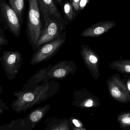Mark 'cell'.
I'll list each match as a JSON object with an SVG mask.
<instances>
[{
    "label": "cell",
    "mask_w": 130,
    "mask_h": 130,
    "mask_svg": "<svg viewBox=\"0 0 130 130\" xmlns=\"http://www.w3.org/2000/svg\"><path fill=\"white\" fill-rule=\"evenodd\" d=\"M8 40L0 34V50L2 49V46L8 44Z\"/></svg>",
    "instance_id": "obj_23"
},
{
    "label": "cell",
    "mask_w": 130,
    "mask_h": 130,
    "mask_svg": "<svg viewBox=\"0 0 130 130\" xmlns=\"http://www.w3.org/2000/svg\"><path fill=\"white\" fill-rule=\"evenodd\" d=\"M40 10L43 15L45 26L48 23L51 18L53 17L58 22L64 30L68 25L59 10L54 0H38Z\"/></svg>",
    "instance_id": "obj_6"
},
{
    "label": "cell",
    "mask_w": 130,
    "mask_h": 130,
    "mask_svg": "<svg viewBox=\"0 0 130 130\" xmlns=\"http://www.w3.org/2000/svg\"><path fill=\"white\" fill-rule=\"evenodd\" d=\"M80 1V0H69L77 14L79 12V5Z\"/></svg>",
    "instance_id": "obj_22"
},
{
    "label": "cell",
    "mask_w": 130,
    "mask_h": 130,
    "mask_svg": "<svg viewBox=\"0 0 130 130\" xmlns=\"http://www.w3.org/2000/svg\"><path fill=\"white\" fill-rule=\"evenodd\" d=\"M71 129L72 130H85L84 128H81L80 129V128H78L77 127H72Z\"/></svg>",
    "instance_id": "obj_27"
},
{
    "label": "cell",
    "mask_w": 130,
    "mask_h": 130,
    "mask_svg": "<svg viewBox=\"0 0 130 130\" xmlns=\"http://www.w3.org/2000/svg\"><path fill=\"white\" fill-rule=\"evenodd\" d=\"M23 57L18 50L3 51L0 61L8 80H13L23 64Z\"/></svg>",
    "instance_id": "obj_4"
},
{
    "label": "cell",
    "mask_w": 130,
    "mask_h": 130,
    "mask_svg": "<svg viewBox=\"0 0 130 130\" xmlns=\"http://www.w3.org/2000/svg\"><path fill=\"white\" fill-rule=\"evenodd\" d=\"M107 84L108 92L115 100L122 103L130 101V92L119 74L110 76L107 79Z\"/></svg>",
    "instance_id": "obj_5"
},
{
    "label": "cell",
    "mask_w": 130,
    "mask_h": 130,
    "mask_svg": "<svg viewBox=\"0 0 130 130\" xmlns=\"http://www.w3.org/2000/svg\"><path fill=\"white\" fill-rule=\"evenodd\" d=\"M34 126L27 116L11 121L8 124L0 126V130H31Z\"/></svg>",
    "instance_id": "obj_14"
},
{
    "label": "cell",
    "mask_w": 130,
    "mask_h": 130,
    "mask_svg": "<svg viewBox=\"0 0 130 130\" xmlns=\"http://www.w3.org/2000/svg\"><path fill=\"white\" fill-rule=\"evenodd\" d=\"M60 89V84L55 79H51L33 89L14 92L13 95L16 99L11 103V108L18 113L25 112L34 105L54 96Z\"/></svg>",
    "instance_id": "obj_1"
},
{
    "label": "cell",
    "mask_w": 130,
    "mask_h": 130,
    "mask_svg": "<svg viewBox=\"0 0 130 130\" xmlns=\"http://www.w3.org/2000/svg\"><path fill=\"white\" fill-rule=\"evenodd\" d=\"M9 109V107L7 103L4 102L2 99H0V114L4 113Z\"/></svg>",
    "instance_id": "obj_21"
},
{
    "label": "cell",
    "mask_w": 130,
    "mask_h": 130,
    "mask_svg": "<svg viewBox=\"0 0 130 130\" xmlns=\"http://www.w3.org/2000/svg\"><path fill=\"white\" fill-rule=\"evenodd\" d=\"M116 23L113 21H105L96 23L83 30L81 36L84 37H97L106 33L115 26Z\"/></svg>",
    "instance_id": "obj_12"
},
{
    "label": "cell",
    "mask_w": 130,
    "mask_h": 130,
    "mask_svg": "<svg viewBox=\"0 0 130 130\" xmlns=\"http://www.w3.org/2000/svg\"><path fill=\"white\" fill-rule=\"evenodd\" d=\"M80 53L84 63L92 77L98 80L100 76L99 65L100 58L97 53L88 45H82Z\"/></svg>",
    "instance_id": "obj_7"
},
{
    "label": "cell",
    "mask_w": 130,
    "mask_h": 130,
    "mask_svg": "<svg viewBox=\"0 0 130 130\" xmlns=\"http://www.w3.org/2000/svg\"><path fill=\"white\" fill-rule=\"evenodd\" d=\"M63 13L64 19L67 24L72 22L77 16V14L74 10L69 0H64L61 7Z\"/></svg>",
    "instance_id": "obj_15"
},
{
    "label": "cell",
    "mask_w": 130,
    "mask_h": 130,
    "mask_svg": "<svg viewBox=\"0 0 130 130\" xmlns=\"http://www.w3.org/2000/svg\"><path fill=\"white\" fill-rule=\"evenodd\" d=\"M73 99V104L81 107H93L99 104L98 98L85 88L75 91Z\"/></svg>",
    "instance_id": "obj_11"
},
{
    "label": "cell",
    "mask_w": 130,
    "mask_h": 130,
    "mask_svg": "<svg viewBox=\"0 0 130 130\" xmlns=\"http://www.w3.org/2000/svg\"><path fill=\"white\" fill-rule=\"evenodd\" d=\"M118 120L123 126H130V113L121 115L118 118Z\"/></svg>",
    "instance_id": "obj_20"
},
{
    "label": "cell",
    "mask_w": 130,
    "mask_h": 130,
    "mask_svg": "<svg viewBox=\"0 0 130 130\" xmlns=\"http://www.w3.org/2000/svg\"><path fill=\"white\" fill-rule=\"evenodd\" d=\"M2 87L1 86V84H0V94H1L2 92Z\"/></svg>",
    "instance_id": "obj_29"
},
{
    "label": "cell",
    "mask_w": 130,
    "mask_h": 130,
    "mask_svg": "<svg viewBox=\"0 0 130 130\" xmlns=\"http://www.w3.org/2000/svg\"><path fill=\"white\" fill-rule=\"evenodd\" d=\"M0 9L8 29L16 37L20 36L22 23L14 11L5 2L0 3Z\"/></svg>",
    "instance_id": "obj_8"
},
{
    "label": "cell",
    "mask_w": 130,
    "mask_h": 130,
    "mask_svg": "<svg viewBox=\"0 0 130 130\" xmlns=\"http://www.w3.org/2000/svg\"><path fill=\"white\" fill-rule=\"evenodd\" d=\"M60 7H61L64 2V0H54Z\"/></svg>",
    "instance_id": "obj_26"
},
{
    "label": "cell",
    "mask_w": 130,
    "mask_h": 130,
    "mask_svg": "<svg viewBox=\"0 0 130 130\" xmlns=\"http://www.w3.org/2000/svg\"><path fill=\"white\" fill-rule=\"evenodd\" d=\"M72 122L76 127L79 128H83V125L78 120H76L75 119H72Z\"/></svg>",
    "instance_id": "obj_25"
},
{
    "label": "cell",
    "mask_w": 130,
    "mask_h": 130,
    "mask_svg": "<svg viewBox=\"0 0 130 130\" xmlns=\"http://www.w3.org/2000/svg\"><path fill=\"white\" fill-rule=\"evenodd\" d=\"M89 2V0H80L79 5V11L83 10Z\"/></svg>",
    "instance_id": "obj_24"
},
{
    "label": "cell",
    "mask_w": 130,
    "mask_h": 130,
    "mask_svg": "<svg viewBox=\"0 0 130 130\" xmlns=\"http://www.w3.org/2000/svg\"><path fill=\"white\" fill-rule=\"evenodd\" d=\"M77 70L75 62L72 60H64L55 63L48 73L50 79H62L70 75H74Z\"/></svg>",
    "instance_id": "obj_10"
},
{
    "label": "cell",
    "mask_w": 130,
    "mask_h": 130,
    "mask_svg": "<svg viewBox=\"0 0 130 130\" xmlns=\"http://www.w3.org/2000/svg\"><path fill=\"white\" fill-rule=\"evenodd\" d=\"M128 90L130 92V79L128 80L127 82V86Z\"/></svg>",
    "instance_id": "obj_28"
},
{
    "label": "cell",
    "mask_w": 130,
    "mask_h": 130,
    "mask_svg": "<svg viewBox=\"0 0 130 130\" xmlns=\"http://www.w3.org/2000/svg\"><path fill=\"white\" fill-rule=\"evenodd\" d=\"M49 108L50 105L48 104L45 105L43 107L36 108L31 111L27 116L31 122L34 125L42 119L44 116V114L49 109Z\"/></svg>",
    "instance_id": "obj_17"
},
{
    "label": "cell",
    "mask_w": 130,
    "mask_h": 130,
    "mask_svg": "<svg viewBox=\"0 0 130 130\" xmlns=\"http://www.w3.org/2000/svg\"><path fill=\"white\" fill-rule=\"evenodd\" d=\"M49 130H70L69 122L67 120L58 121Z\"/></svg>",
    "instance_id": "obj_19"
},
{
    "label": "cell",
    "mask_w": 130,
    "mask_h": 130,
    "mask_svg": "<svg viewBox=\"0 0 130 130\" xmlns=\"http://www.w3.org/2000/svg\"><path fill=\"white\" fill-rule=\"evenodd\" d=\"M66 32L61 36L41 45L33 54L30 61L31 65H35L50 59L59 51L66 40Z\"/></svg>",
    "instance_id": "obj_3"
},
{
    "label": "cell",
    "mask_w": 130,
    "mask_h": 130,
    "mask_svg": "<svg viewBox=\"0 0 130 130\" xmlns=\"http://www.w3.org/2000/svg\"><path fill=\"white\" fill-rule=\"evenodd\" d=\"M29 3L27 20L26 34L28 42L33 52L36 50V46L42 30L40 10L38 0H28Z\"/></svg>",
    "instance_id": "obj_2"
},
{
    "label": "cell",
    "mask_w": 130,
    "mask_h": 130,
    "mask_svg": "<svg viewBox=\"0 0 130 130\" xmlns=\"http://www.w3.org/2000/svg\"><path fill=\"white\" fill-rule=\"evenodd\" d=\"M64 31L58 21L51 18L48 24L42 29L37 44L36 50L43 44L61 36Z\"/></svg>",
    "instance_id": "obj_9"
},
{
    "label": "cell",
    "mask_w": 130,
    "mask_h": 130,
    "mask_svg": "<svg viewBox=\"0 0 130 130\" xmlns=\"http://www.w3.org/2000/svg\"><path fill=\"white\" fill-rule=\"evenodd\" d=\"M52 66L53 65L50 64L47 67L42 68L37 71L27 80L26 83L22 87V90L24 91L30 90L36 88L43 82L50 81L51 79L47 75Z\"/></svg>",
    "instance_id": "obj_13"
},
{
    "label": "cell",
    "mask_w": 130,
    "mask_h": 130,
    "mask_svg": "<svg viewBox=\"0 0 130 130\" xmlns=\"http://www.w3.org/2000/svg\"><path fill=\"white\" fill-rule=\"evenodd\" d=\"M109 67L121 73L130 74V60L121 59L113 61L110 64Z\"/></svg>",
    "instance_id": "obj_16"
},
{
    "label": "cell",
    "mask_w": 130,
    "mask_h": 130,
    "mask_svg": "<svg viewBox=\"0 0 130 130\" xmlns=\"http://www.w3.org/2000/svg\"><path fill=\"white\" fill-rule=\"evenodd\" d=\"M11 7L14 11L19 18L20 21L23 24L22 13L24 6V0H8Z\"/></svg>",
    "instance_id": "obj_18"
}]
</instances>
